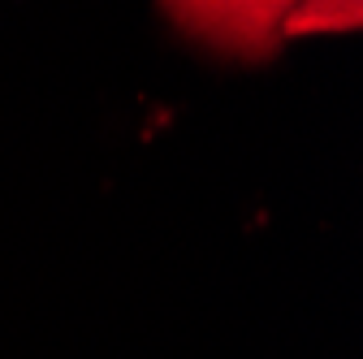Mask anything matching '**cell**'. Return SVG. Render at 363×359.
I'll return each mask as SVG.
<instances>
[{
  "label": "cell",
  "mask_w": 363,
  "mask_h": 359,
  "mask_svg": "<svg viewBox=\"0 0 363 359\" xmlns=\"http://www.w3.org/2000/svg\"><path fill=\"white\" fill-rule=\"evenodd\" d=\"M169 22L225 57H264L281 39L359 22V0H160Z\"/></svg>",
  "instance_id": "6da1fadb"
}]
</instances>
